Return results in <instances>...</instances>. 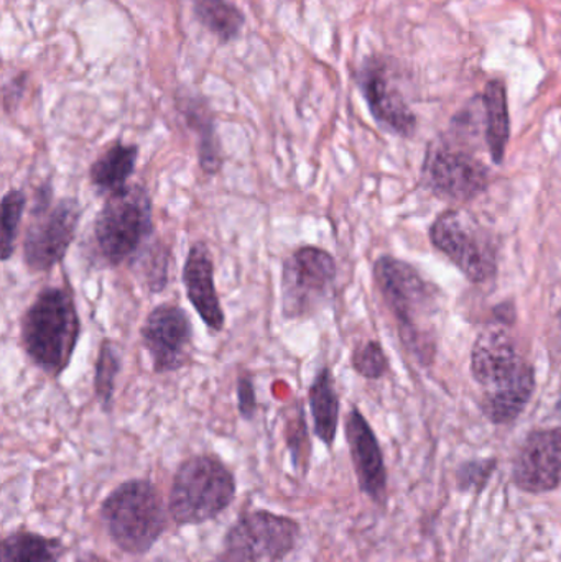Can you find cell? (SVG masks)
I'll return each mask as SVG.
<instances>
[{
    "mask_svg": "<svg viewBox=\"0 0 561 562\" xmlns=\"http://www.w3.org/2000/svg\"><path fill=\"white\" fill-rule=\"evenodd\" d=\"M351 366L364 379L378 380L388 372L389 360L378 340H368L356 347L351 356Z\"/></svg>",
    "mask_w": 561,
    "mask_h": 562,
    "instance_id": "28",
    "label": "cell"
},
{
    "mask_svg": "<svg viewBox=\"0 0 561 562\" xmlns=\"http://www.w3.org/2000/svg\"><path fill=\"white\" fill-rule=\"evenodd\" d=\"M180 109L188 127L198 135V165L204 175L214 177L223 170L224 155L213 112L206 102L197 98L184 99Z\"/></svg>",
    "mask_w": 561,
    "mask_h": 562,
    "instance_id": "19",
    "label": "cell"
},
{
    "mask_svg": "<svg viewBox=\"0 0 561 562\" xmlns=\"http://www.w3.org/2000/svg\"><path fill=\"white\" fill-rule=\"evenodd\" d=\"M346 441L359 491L378 507H388V468L374 429L358 408H351L345 423Z\"/></svg>",
    "mask_w": 561,
    "mask_h": 562,
    "instance_id": "15",
    "label": "cell"
},
{
    "mask_svg": "<svg viewBox=\"0 0 561 562\" xmlns=\"http://www.w3.org/2000/svg\"><path fill=\"white\" fill-rule=\"evenodd\" d=\"M234 472L217 456H191L178 465L171 481L168 512L177 527L216 520L236 498Z\"/></svg>",
    "mask_w": 561,
    "mask_h": 562,
    "instance_id": "6",
    "label": "cell"
},
{
    "mask_svg": "<svg viewBox=\"0 0 561 562\" xmlns=\"http://www.w3.org/2000/svg\"><path fill=\"white\" fill-rule=\"evenodd\" d=\"M484 112H486V140L491 158L501 165L506 157L510 135L509 108L506 85L503 79H491L484 88Z\"/></svg>",
    "mask_w": 561,
    "mask_h": 562,
    "instance_id": "21",
    "label": "cell"
},
{
    "mask_svg": "<svg viewBox=\"0 0 561 562\" xmlns=\"http://www.w3.org/2000/svg\"><path fill=\"white\" fill-rule=\"evenodd\" d=\"M122 370V352L117 344L104 339L99 347L98 360L94 366V396L102 412L111 413L114 408L115 382Z\"/></svg>",
    "mask_w": 561,
    "mask_h": 562,
    "instance_id": "24",
    "label": "cell"
},
{
    "mask_svg": "<svg viewBox=\"0 0 561 562\" xmlns=\"http://www.w3.org/2000/svg\"><path fill=\"white\" fill-rule=\"evenodd\" d=\"M494 313H496V316L500 317L501 323H514V319H516V307H514V304H500V306H496V310H494Z\"/></svg>",
    "mask_w": 561,
    "mask_h": 562,
    "instance_id": "31",
    "label": "cell"
},
{
    "mask_svg": "<svg viewBox=\"0 0 561 562\" xmlns=\"http://www.w3.org/2000/svg\"><path fill=\"white\" fill-rule=\"evenodd\" d=\"M285 435L287 448L295 471L306 475L312 458V442H310L308 423H306L305 406L302 402H295L285 412Z\"/></svg>",
    "mask_w": 561,
    "mask_h": 562,
    "instance_id": "25",
    "label": "cell"
},
{
    "mask_svg": "<svg viewBox=\"0 0 561 562\" xmlns=\"http://www.w3.org/2000/svg\"><path fill=\"white\" fill-rule=\"evenodd\" d=\"M138 160V145L117 140L105 148L89 167V181L102 196H111L128 187Z\"/></svg>",
    "mask_w": 561,
    "mask_h": 562,
    "instance_id": "17",
    "label": "cell"
},
{
    "mask_svg": "<svg viewBox=\"0 0 561 562\" xmlns=\"http://www.w3.org/2000/svg\"><path fill=\"white\" fill-rule=\"evenodd\" d=\"M237 409H239L240 418L246 422H253L256 418L259 402H257L256 383L253 375L243 373L236 383Z\"/></svg>",
    "mask_w": 561,
    "mask_h": 562,
    "instance_id": "29",
    "label": "cell"
},
{
    "mask_svg": "<svg viewBox=\"0 0 561 562\" xmlns=\"http://www.w3.org/2000/svg\"><path fill=\"white\" fill-rule=\"evenodd\" d=\"M299 521L270 510L244 512L224 537L217 562H280L299 544Z\"/></svg>",
    "mask_w": 561,
    "mask_h": 562,
    "instance_id": "8",
    "label": "cell"
},
{
    "mask_svg": "<svg viewBox=\"0 0 561 562\" xmlns=\"http://www.w3.org/2000/svg\"><path fill=\"white\" fill-rule=\"evenodd\" d=\"M308 406L313 418V432L326 448L332 449L338 435L341 403L329 367L319 369L313 379L308 389Z\"/></svg>",
    "mask_w": 561,
    "mask_h": 562,
    "instance_id": "18",
    "label": "cell"
},
{
    "mask_svg": "<svg viewBox=\"0 0 561 562\" xmlns=\"http://www.w3.org/2000/svg\"><path fill=\"white\" fill-rule=\"evenodd\" d=\"M75 562H111L105 560L101 554L96 553V551H85V553L78 554L75 558Z\"/></svg>",
    "mask_w": 561,
    "mask_h": 562,
    "instance_id": "32",
    "label": "cell"
},
{
    "mask_svg": "<svg viewBox=\"0 0 561 562\" xmlns=\"http://www.w3.org/2000/svg\"><path fill=\"white\" fill-rule=\"evenodd\" d=\"M425 180L431 193L455 203H468L490 184V171L464 150L440 147L431 150L425 164Z\"/></svg>",
    "mask_w": 561,
    "mask_h": 562,
    "instance_id": "13",
    "label": "cell"
},
{
    "mask_svg": "<svg viewBox=\"0 0 561 562\" xmlns=\"http://www.w3.org/2000/svg\"><path fill=\"white\" fill-rule=\"evenodd\" d=\"M188 301L213 333H223L226 327V314L217 293L214 279V260L210 247L204 243H194L188 250L181 272Z\"/></svg>",
    "mask_w": 561,
    "mask_h": 562,
    "instance_id": "16",
    "label": "cell"
},
{
    "mask_svg": "<svg viewBox=\"0 0 561 562\" xmlns=\"http://www.w3.org/2000/svg\"><path fill=\"white\" fill-rule=\"evenodd\" d=\"M66 551L59 538L20 528L3 537L0 562H61Z\"/></svg>",
    "mask_w": 561,
    "mask_h": 562,
    "instance_id": "20",
    "label": "cell"
},
{
    "mask_svg": "<svg viewBox=\"0 0 561 562\" xmlns=\"http://www.w3.org/2000/svg\"><path fill=\"white\" fill-rule=\"evenodd\" d=\"M0 223H2V234H0V259L2 262L12 259L15 252L16 239H19L20 224H22L23 214L26 210V194L20 188H12L3 194L0 203Z\"/></svg>",
    "mask_w": 561,
    "mask_h": 562,
    "instance_id": "26",
    "label": "cell"
},
{
    "mask_svg": "<svg viewBox=\"0 0 561 562\" xmlns=\"http://www.w3.org/2000/svg\"><path fill=\"white\" fill-rule=\"evenodd\" d=\"M194 15L221 42H233L243 32L246 16L229 0H194Z\"/></svg>",
    "mask_w": 561,
    "mask_h": 562,
    "instance_id": "23",
    "label": "cell"
},
{
    "mask_svg": "<svg viewBox=\"0 0 561 562\" xmlns=\"http://www.w3.org/2000/svg\"><path fill=\"white\" fill-rule=\"evenodd\" d=\"M497 469V459H473L455 472V485L461 494L480 495L486 491Z\"/></svg>",
    "mask_w": 561,
    "mask_h": 562,
    "instance_id": "27",
    "label": "cell"
},
{
    "mask_svg": "<svg viewBox=\"0 0 561 562\" xmlns=\"http://www.w3.org/2000/svg\"><path fill=\"white\" fill-rule=\"evenodd\" d=\"M131 267L148 293H161L170 283L173 249L165 240L152 237L131 260Z\"/></svg>",
    "mask_w": 561,
    "mask_h": 562,
    "instance_id": "22",
    "label": "cell"
},
{
    "mask_svg": "<svg viewBox=\"0 0 561 562\" xmlns=\"http://www.w3.org/2000/svg\"><path fill=\"white\" fill-rule=\"evenodd\" d=\"M338 279V266L328 250L303 246L293 250L282 266L280 310L283 319L299 321L312 317L328 303Z\"/></svg>",
    "mask_w": 561,
    "mask_h": 562,
    "instance_id": "7",
    "label": "cell"
},
{
    "mask_svg": "<svg viewBox=\"0 0 561 562\" xmlns=\"http://www.w3.org/2000/svg\"><path fill=\"white\" fill-rule=\"evenodd\" d=\"M23 91H25V75L12 79L9 85L3 88V108L9 111L10 105L15 108L22 99Z\"/></svg>",
    "mask_w": 561,
    "mask_h": 562,
    "instance_id": "30",
    "label": "cell"
},
{
    "mask_svg": "<svg viewBox=\"0 0 561 562\" xmlns=\"http://www.w3.org/2000/svg\"><path fill=\"white\" fill-rule=\"evenodd\" d=\"M430 239L473 283H484L496 273L493 239L470 214L445 211L431 224Z\"/></svg>",
    "mask_w": 561,
    "mask_h": 562,
    "instance_id": "10",
    "label": "cell"
},
{
    "mask_svg": "<svg viewBox=\"0 0 561 562\" xmlns=\"http://www.w3.org/2000/svg\"><path fill=\"white\" fill-rule=\"evenodd\" d=\"M141 339L155 373L178 372L191 360L193 323L183 307L161 303L145 316Z\"/></svg>",
    "mask_w": 561,
    "mask_h": 562,
    "instance_id": "11",
    "label": "cell"
},
{
    "mask_svg": "<svg viewBox=\"0 0 561 562\" xmlns=\"http://www.w3.org/2000/svg\"><path fill=\"white\" fill-rule=\"evenodd\" d=\"M99 517L112 543L128 557H144L168 528L170 512L148 479L122 482L102 501Z\"/></svg>",
    "mask_w": 561,
    "mask_h": 562,
    "instance_id": "5",
    "label": "cell"
},
{
    "mask_svg": "<svg viewBox=\"0 0 561 562\" xmlns=\"http://www.w3.org/2000/svg\"><path fill=\"white\" fill-rule=\"evenodd\" d=\"M375 286L397 321L402 342L417 357L430 363L437 350L428 321L437 313V293L417 270L402 260L382 256L374 263Z\"/></svg>",
    "mask_w": 561,
    "mask_h": 562,
    "instance_id": "3",
    "label": "cell"
},
{
    "mask_svg": "<svg viewBox=\"0 0 561 562\" xmlns=\"http://www.w3.org/2000/svg\"><path fill=\"white\" fill-rule=\"evenodd\" d=\"M154 234L150 193L144 184H128L105 198L96 214L89 240L92 260L108 269L131 263Z\"/></svg>",
    "mask_w": 561,
    "mask_h": 562,
    "instance_id": "4",
    "label": "cell"
},
{
    "mask_svg": "<svg viewBox=\"0 0 561 562\" xmlns=\"http://www.w3.org/2000/svg\"><path fill=\"white\" fill-rule=\"evenodd\" d=\"M358 86L372 117L401 137L414 134L417 119L391 78L388 63L378 56L366 59L358 72Z\"/></svg>",
    "mask_w": 561,
    "mask_h": 562,
    "instance_id": "14",
    "label": "cell"
},
{
    "mask_svg": "<svg viewBox=\"0 0 561 562\" xmlns=\"http://www.w3.org/2000/svg\"><path fill=\"white\" fill-rule=\"evenodd\" d=\"M81 337V317L69 284L38 291L20 319V340L33 366L46 375H63Z\"/></svg>",
    "mask_w": 561,
    "mask_h": 562,
    "instance_id": "2",
    "label": "cell"
},
{
    "mask_svg": "<svg viewBox=\"0 0 561 562\" xmlns=\"http://www.w3.org/2000/svg\"><path fill=\"white\" fill-rule=\"evenodd\" d=\"M471 373L484 389L481 409L493 425H509L529 405L536 389L534 367L517 352L504 329L484 330L471 352Z\"/></svg>",
    "mask_w": 561,
    "mask_h": 562,
    "instance_id": "1",
    "label": "cell"
},
{
    "mask_svg": "<svg viewBox=\"0 0 561 562\" xmlns=\"http://www.w3.org/2000/svg\"><path fill=\"white\" fill-rule=\"evenodd\" d=\"M514 487L529 495H546L561 487V426L529 432L514 459Z\"/></svg>",
    "mask_w": 561,
    "mask_h": 562,
    "instance_id": "12",
    "label": "cell"
},
{
    "mask_svg": "<svg viewBox=\"0 0 561 562\" xmlns=\"http://www.w3.org/2000/svg\"><path fill=\"white\" fill-rule=\"evenodd\" d=\"M81 216V203L72 196L59 198L45 210H30L22 246L23 263L29 272L48 273L65 260Z\"/></svg>",
    "mask_w": 561,
    "mask_h": 562,
    "instance_id": "9",
    "label": "cell"
}]
</instances>
